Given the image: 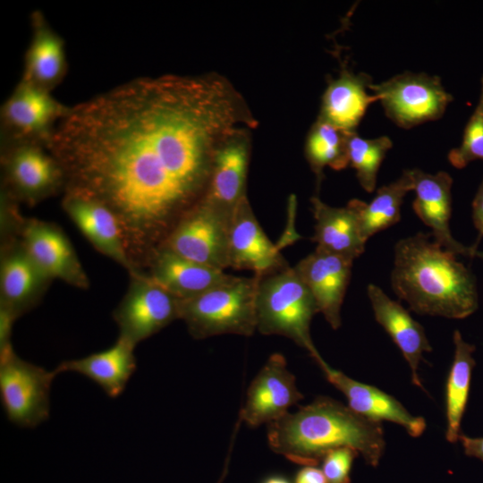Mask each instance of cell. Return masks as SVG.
Wrapping results in <instances>:
<instances>
[{
  "label": "cell",
  "instance_id": "cell-1",
  "mask_svg": "<svg viewBox=\"0 0 483 483\" xmlns=\"http://www.w3.org/2000/svg\"><path fill=\"white\" fill-rule=\"evenodd\" d=\"M257 125L225 77L166 74L70 106L47 147L68 190L104 202L123 234L147 242L203 199L220 144Z\"/></svg>",
  "mask_w": 483,
  "mask_h": 483
},
{
  "label": "cell",
  "instance_id": "cell-2",
  "mask_svg": "<svg viewBox=\"0 0 483 483\" xmlns=\"http://www.w3.org/2000/svg\"><path fill=\"white\" fill-rule=\"evenodd\" d=\"M267 441L273 452L303 466H316L327 452L350 447L377 467L386 447L381 423L328 396L267 424Z\"/></svg>",
  "mask_w": 483,
  "mask_h": 483
},
{
  "label": "cell",
  "instance_id": "cell-3",
  "mask_svg": "<svg viewBox=\"0 0 483 483\" xmlns=\"http://www.w3.org/2000/svg\"><path fill=\"white\" fill-rule=\"evenodd\" d=\"M431 236L418 233L395 244L392 288L418 314L467 318L479 306L475 277Z\"/></svg>",
  "mask_w": 483,
  "mask_h": 483
},
{
  "label": "cell",
  "instance_id": "cell-4",
  "mask_svg": "<svg viewBox=\"0 0 483 483\" xmlns=\"http://www.w3.org/2000/svg\"><path fill=\"white\" fill-rule=\"evenodd\" d=\"M258 277L257 329L263 335H282L308 351L318 363L323 358L310 336L316 301L294 267L288 265Z\"/></svg>",
  "mask_w": 483,
  "mask_h": 483
},
{
  "label": "cell",
  "instance_id": "cell-5",
  "mask_svg": "<svg viewBox=\"0 0 483 483\" xmlns=\"http://www.w3.org/2000/svg\"><path fill=\"white\" fill-rule=\"evenodd\" d=\"M258 277L235 276L232 281L181 300L180 318L197 339L220 335L250 336L257 329Z\"/></svg>",
  "mask_w": 483,
  "mask_h": 483
},
{
  "label": "cell",
  "instance_id": "cell-6",
  "mask_svg": "<svg viewBox=\"0 0 483 483\" xmlns=\"http://www.w3.org/2000/svg\"><path fill=\"white\" fill-rule=\"evenodd\" d=\"M0 397L8 419L34 428L50 412V388L57 373L18 357L13 348L1 353Z\"/></svg>",
  "mask_w": 483,
  "mask_h": 483
},
{
  "label": "cell",
  "instance_id": "cell-7",
  "mask_svg": "<svg viewBox=\"0 0 483 483\" xmlns=\"http://www.w3.org/2000/svg\"><path fill=\"white\" fill-rule=\"evenodd\" d=\"M231 216L202 199L176 223L163 246L180 257L224 271L229 267Z\"/></svg>",
  "mask_w": 483,
  "mask_h": 483
},
{
  "label": "cell",
  "instance_id": "cell-8",
  "mask_svg": "<svg viewBox=\"0 0 483 483\" xmlns=\"http://www.w3.org/2000/svg\"><path fill=\"white\" fill-rule=\"evenodd\" d=\"M369 89L387 117L404 129L439 119L453 101L439 77L423 72H405Z\"/></svg>",
  "mask_w": 483,
  "mask_h": 483
},
{
  "label": "cell",
  "instance_id": "cell-9",
  "mask_svg": "<svg viewBox=\"0 0 483 483\" xmlns=\"http://www.w3.org/2000/svg\"><path fill=\"white\" fill-rule=\"evenodd\" d=\"M69 107L51 91L21 79L1 107L4 140H32L47 146Z\"/></svg>",
  "mask_w": 483,
  "mask_h": 483
},
{
  "label": "cell",
  "instance_id": "cell-10",
  "mask_svg": "<svg viewBox=\"0 0 483 483\" xmlns=\"http://www.w3.org/2000/svg\"><path fill=\"white\" fill-rule=\"evenodd\" d=\"M180 303L179 298L150 276H136L114 313L120 337L136 345L180 318Z\"/></svg>",
  "mask_w": 483,
  "mask_h": 483
},
{
  "label": "cell",
  "instance_id": "cell-11",
  "mask_svg": "<svg viewBox=\"0 0 483 483\" xmlns=\"http://www.w3.org/2000/svg\"><path fill=\"white\" fill-rule=\"evenodd\" d=\"M302 398L284 356L275 352L250 384L239 417L252 428L269 424L287 414L289 408Z\"/></svg>",
  "mask_w": 483,
  "mask_h": 483
},
{
  "label": "cell",
  "instance_id": "cell-12",
  "mask_svg": "<svg viewBox=\"0 0 483 483\" xmlns=\"http://www.w3.org/2000/svg\"><path fill=\"white\" fill-rule=\"evenodd\" d=\"M4 165L13 191L30 201L53 192L65 179L62 165L47 147L32 140L7 142Z\"/></svg>",
  "mask_w": 483,
  "mask_h": 483
},
{
  "label": "cell",
  "instance_id": "cell-13",
  "mask_svg": "<svg viewBox=\"0 0 483 483\" xmlns=\"http://www.w3.org/2000/svg\"><path fill=\"white\" fill-rule=\"evenodd\" d=\"M411 173L416 193L413 209L419 218L431 228L434 241L454 255L483 258V251L479 250L477 244L465 246L452 235L449 225L452 214L451 175L445 171L431 174L419 169H411Z\"/></svg>",
  "mask_w": 483,
  "mask_h": 483
},
{
  "label": "cell",
  "instance_id": "cell-14",
  "mask_svg": "<svg viewBox=\"0 0 483 483\" xmlns=\"http://www.w3.org/2000/svg\"><path fill=\"white\" fill-rule=\"evenodd\" d=\"M288 265L267 236L244 197L234 208L229 229V267L263 275Z\"/></svg>",
  "mask_w": 483,
  "mask_h": 483
},
{
  "label": "cell",
  "instance_id": "cell-15",
  "mask_svg": "<svg viewBox=\"0 0 483 483\" xmlns=\"http://www.w3.org/2000/svg\"><path fill=\"white\" fill-rule=\"evenodd\" d=\"M250 129L237 131L216 150L207 191L203 199L232 215L247 196L246 182L250 156Z\"/></svg>",
  "mask_w": 483,
  "mask_h": 483
},
{
  "label": "cell",
  "instance_id": "cell-16",
  "mask_svg": "<svg viewBox=\"0 0 483 483\" xmlns=\"http://www.w3.org/2000/svg\"><path fill=\"white\" fill-rule=\"evenodd\" d=\"M326 378L347 399L348 407L357 414L381 423L389 421L402 426L412 437L420 436L427 423L423 417L414 416L394 396L376 386L367 385L330 367L324 360L317 363Z\"/></svg>",
  "mask_w": 483,
  "mask_h": 483
},
{
  "label": "cell",
  "instance_id": "cell-17",
  "mask_svg": "<svg viewBox=\"0 0 483 483\" xmlns=\"http://www.w3.org/2000/svg\"><path fill=\"white\" fill-rule=\"evenodd\" d=\"M352 260L316 249L294 268L312 293L318 312L333 329L340 327L341 308L351 278Z\"/></svg>",
  "mask_w": 483,
  "mask_h": 483
},
{
  "label": "cell",
  "instance_id": "cell-18",
  "mask_svg": "<svg viewBox=\"0 0 483 483\" xmlns=\"http://www.w3.org/2000/svg\"><path fill=\"white\" fill-rule=\"evenodd\" d=\"M63 206L97 250L134 273L125 250L121 223L107 205L88 194L68 190Z\"/></svg>",
  "mask_w": 483,
  "mask_h": 483
},
{
  "label": "cell",
  "instance_id": "cell-19",
  "mask_svg": "<svg viewBox=\"0 0 483 483\" xmlns=\"http://www.w3.org/2000/svg\"><path fill=\"white\" fill-rule=\"evenodd\" d=\"M23 249L47 278L84 287L87 277L66 236L56 227L32 220L22 230Z\"/></svg>",
  "mask_w": 483,
  "mask_h": 483
},
{
  "label": "cell",
  "instance_id": "cell-20",
  "mask_svg": "<svg viewBox=\"0 0 483 483\" xmlns=\"http://www.w3.org/2000/svg\"><path fill=\"white\" fill-rule=\"evenodd\" d=\"M368 295L377 322L383 326L409 364L414 386L423 388L418 374L423 353L432 351L423 326L412 318L398 301L389 298L375 284L368 286Z\"/></svg>",
  "mask_w": 483,
  "mask_h": 483
},
{
  "label": "cell",
  "instance_id": "cell-21",
  "mask_svg": "<svg viewBox=\"0 0 483 483\" xmlns=\"http://www.w3.org/2000/svg\"><path fill=\"white\" fill-rule=\"evenodd\" d=\"M31 28L21 79L52 92L68 70L65 44L39 11L31 15Z\"/></svg>",
  "mask_w": 483,
  "mask_h": 483
},
{
  "label": "cell",
  "instance_id": "cell-22",
  "mask_svg": "<svg viewBox=\"0 0 483 483\" xmlns=\"http://www.w3.org/2000/svg\"><path fill=\"white\" fill-rule=\"evenodd\" d=\"M372 83L370 75L342 67L338 77L328 81L318 117L342 131H356L369 106L377 101L367 91Z\"/></svg>",
  "mask_w": 483,
  "mask_h": 483
},
{
  "label": "cell",
  "instance_id": "cell-23",
  "mask_svg": "<svg viewBox=\"0 0 483 483\" xmlns=\"http://www.w3.org/2000/svg\"><path fill=\"white\" fill-rule=\"evenodd\" d=\"M312 212L316 220L312 238L316 249L354 260L365 250L359 216L352 201L344 208H335L324 203L318 196L311 198Z\"/></svg>",
  "mask_w": 483,
  "mask_h": 483
},
{
  "label": "cell",
  "instance_id": "cell-24",
  "mask_svg": "<svg viewBox=\"0 0 483 483\" xmlns=\"http://www.w3.org/2000/svg\"><path fill=\"white\" fill-rule=\"evenodd\" d=\"M135 345L120 337L109 348L86 357L63 361L57 374L70 371L85 376L110 397L119 396L136 369Z\"/></svg>",
  "mask_w": 483,
  "mask_h": 483
},
{
  "label": "cell",
  "instance_id": "cell-25",
  "mask_svg": "<svg viewBox=\"0 0 483 483\" xmlns=\"http://www.w3.org/2000/svg\"><path fill=\"white\" fill-rule=\"evenodd\" d=\"M150 277L180 300H184L228 283L235 276L180 257L163 246L154 259Z\"/></svg>",
  "mask_w": 483,
  "mask_h": 483
},
{
  "label": "cell",
  "instance_id": "cell-26",
  "mask_svg": "<svg viewBox=\"0 0 483 483\" xmlns=\"http://www.w3.org/2000/svg\"><path fill=\"white\" fill-rule=\"evenodd\" d=\"M454 355L445 384V438L459 441L461 423L465 413L475 366V346L465 342L459 330L453 332Z\"/></svg>",
  "mask_w": 483,
  "mask_h": 483
},
{
  "label": "cell",
  "instance_id": "cell-27",
  "mask_svg": "<svg viewBox=\"0 0 483 483\" xmlns=\"http://www.w3.org/2000/svg\"><path fill=\"white\" fill-rule=\"evenodd\" d=\"M46 279L23 248L10 253L1 266V306L17 317L32 305Z\"/></svg>",
  "mask_w": 483,
  "mask_h": 483
},
{
  "label": "cell",
  "instance_id": "cell-28",
  "mask_svg": "<svg viewBox=\"0 0 483 483\" xmlns=\"http://www.w3.org/2000/svg\"><path fill=\"white\" fill-rule=\"evenodd\" d=\"M413 187L411 170H404L396 181L379 188L370 203L351 200L357 210L361 237L365 242L400 221L403 198L413 191Z\"/></svg>",
  "mask_w": 483,
  "mask_h": 483
},
{
  "label": "cell",
  "instance_id": "cell-29",
  "mask_svg": "<svg viewBox=\"0 0 483 483\" xmlns=\"http://www.w3.org/2000/svg\"><path fill=\"white\" fill-rule=\"evenodd\" d=\"M347 134V131L319 117L311 126L305 143V156L317 176L318 186L326 166L342 170L349 165Z\"/></svg>",
  "mask_w": 483,
  "mask_h": 483
},
{
  "label": "cell",
  "instance_id": "cell-30",
  "mask_svg": "<svg viewBox=\"0 0 483 483\" xmlns=\"http://www.w3.org/2000/svg\"><path fill=\"white\" fill-rule=\"evenodd\" d=\"M392 146V140L387 136L364 139L356 131L348 132L349 165L355 169L357 179L366 191H374L380 165Z\"/></svg>",
  "mask_w": 483,
  "mask_h": 483
},
{
  "label": "cell",
  "instance_id": "cell-31",
  "mask_svg": "<svg viewBox=\"0 0 483 483\" xmlns=\"http://www.w3.org/2000/svg\"><path fill=\"white\" fill-rule=\"evenodd\" d=\"M479 159L483 161V76L479 101L465 125L462 143L448 153L450 164L457 169Z\"/></svg>",
  "mask_w": 483,
  "mask_h": 483
},
{
  "label": "cell",
  "instance_id": "cell-32",
  "mask_svg": "<svg viewBox=\"0 0 483 483\" xmlns=\"http://www.w3.org/2000/svg\"><path fill=\"white\" fill-rule=\"evenodd\" d=\"M360 453L350 447L327 452L322 458V471L326 483H351V470Z\"/></svg>",
  "mask_w": 483,
  "mask_h": 483
},
{
  "label": "cell",
  "instance_id": "cell-33",
  "mask_svg": "<svg viewBox=\"0 0 483 483\" xmlns=\"http://www.w3.org/2000/svg\"><path fill=\"white\" fill-rule=\"evenodd\" d=\"M294 483H326L322 470L316 466H303L295 475Z\"/></svg>",
  "mask_w": 483,
  "mask_h": 483
},
{
  "label": "cell",
  "instance_id": "cell-34",
  "mask_svg": "<svg viewBox=\"0 0 483 483\" xmlns=\"http://www.w3.org/2000/svg\"><path fill=\"white\" fill-rule=\"evenodd\" d=\"M459 441L466 455L478 458L483 462V437H470L461 434Z\"/></svg>",
  "mask_w": 483,
  "mask_h": 483
},
{
  "label": "cell",
  "instance_id": "cell-35",
  "mask_svg": "<svg viewBox=\"0 0 483 483\" xmlns=\"http://www.w3.org/2000/svg\"><path fill=\"white\" fill-rule=\"evenodd\" d=\"M472 221L481 238L483 236V180L472 201Z\"/></svg>",
  "mask_w": 483,
  "mask_h": 483
},
{
  "label": "cell",
  "instance_id": "cell-36",
  "mask_svg": "<svg viewBox=\"0 0 483 483\" xmlns=\"http://www.w3.org/2000/svg\"><path fill=\"white\" fill-rule=\"evenodd\" d=\"M233 442L232 441L231 445H230L229 452H228V454H227V458L225 459V464L223 472L221 474V477L217 480V483H223L225 477H226V474H227V471H228L229 461H230V454H231V452H232V446L233 445Z\"/></svg>",
  "mask_w": 483,
  "mask_h": 483
},
{
  "label": "cell",
  "instance_id": "cell-37",
  "mask_svg": "<svg viewBox=\"0 0 483 483\" xmlns=\"http://www.w3.org/2000/svg\"><path fill=\"white\" fill-rule=\"evenodd\" d=\"M263 483H291L288 479L280 476H273L267 478Z\"/></svg>",
  "mask_w": 483,
  "mask_h": 483
}]
</instances>
